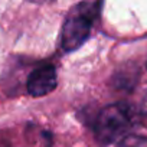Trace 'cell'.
<instances>
[{
    "label": "cell",
    "instance_id": "1",
    "mask_svg": "<svg viewBox=\"0 0 147 147\" xmlns=\"http://www.w3.org/2000/svg\"><path fill=\"white\" fill-rule=\"evenodd\" d=\"M134 121V111L127 102H115L105 107L95 123V134L104 144L124 137Z\"/></svg>",
    "mask_w": 147,
    "mask_h": 147
},
{
    "label": "cell",
    "instance_id": "2",
    "mask_svg": "<svg viewBox=\"0 0 147 147\" xmlns=\"http://www.w3.org/2000/svg\"><path fill=\"white\" fill-rule=\"evenodd\" d=\"M101 3H82L71 12L62 29V46L65 51L78 49L88 38Z\"/></svg>",
    "mask_w": 147,
    "mask_h": 147
},
{
    "label": "cell",
    "instance_id": "3",
    "mask_svg": "<svg viewBox=\"0 0 147 147\" xmlns=\"http://www.w3.org/2000/svg\"><path fill=\"white\" fill-rule=\"evenodd\" d=\"M56 87V71L52 65H42L30 72L28 78V92L33 97H42Z\"/></svg>",
    "mask_w": 147,
    "mask_h": 147
},
{
    "label": "cell",
    "instance_id": "4",
    "mask_svg": "<svg viewBox=\"0 0 147 147\" xmlns=\"http://www.w3.org/2000/svg\"><path fill=\"white\" fill-rule=\"evenodd\" d=\"M118 147H147V137L143 136H127L121 140Z\"/></svg>",
    "mask_w": 147,
    "mask_h": 147
}]
</instances>
